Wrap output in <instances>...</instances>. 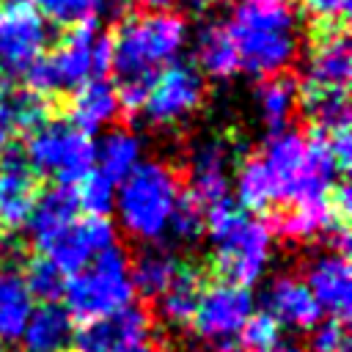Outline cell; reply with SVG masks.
Listing matches in <instances>:
<instances>
[{
  "mask_svg": "<svg viewBox=\"0 0 352 352\" xmlns=\"http://www.w3.org/2000/svg\"><path fill=\"white\" fill-rule=\"evenodd\" d=\"M297 104L314 121V129L322 135L349 129V102L346 91H327V88H300Z\"/></svg>",
  "mask_w": 352,
  "mask_h": 352,
  "instance_id": "28",
  "label": "cell"
},
{
  "mask_svg": "<svg viewBox=\"0 0 352 352\" xmlns=\"http://www.w3.org/2000/svg\"><path fill=\"white\" fill-rule=\"evenodd\" d=\"M33 308L36 305L28 292L22 270L3 261L0 264V341L3 344L22 341V333L28 327Z\"/></svg>",
  "mask_w": 352,
  "mask_h": 352,
  "instance_id": "21",
  "label": "cell"
},
{
  "mask_svg": "<svg viewBox=\"0 0 352 352\" xmlns=\"http://www.w3.org/2000/svg\"><path fill=\"white\" fill-rule=\"evenodd\" d=\"M204 96H206L204 74L187 60H170L154 77L140 110L154 126H173L190 118L201 107Z\"/></svg>",
  "mask_w": 352,
  "mask_h": 352,
  "instance_id": "9",
  "label": "cell"
},
{
  "mask_svg": "<svg viewBox=\"0 0 352 352\" xmlns=\"http://www.w3.org/2000/svg\"><path fill=\"white\" fill-rule=\"evenodd\" d=\"M140 151H143V143L132 129L126 126L113 129L102 138L99 146H94V170L102 173L107 182L118 184L124 176H129L140 165Z\"/></svg>",
  "mask_w": 352,
  "mask_h": 352,
  "instance_id": "25",
  "label": "cell"
},
{
  "mask_svg": "<svg viewBox=\"0 0 352 352\" xmlns=\"http://www.w3.org/2000/svg\"><path fill=\"white\" fill-rule=\"evenodd\" d=\"M148 330L151 316L138 305H126L110 316L85 322L72 344L77 352H132L138 344L148 341Z\"/></svg>",
  "mask_w": 352,
  "mask_h": 352,
  "instance_id": "14",
  "label": "cell"
},
{
  "mask_svg": "<svg viewBox=\"0 0 352 352\" xmlns=\"http://www.w3.org/2000/svg\"><path fill=\"white\" fill-rule=\"evenodd\" d=\"M239 66L253 77L270 80L294 60L300 38L297 19L286 6H253L242 3L228 22Z\"/></svg>",
  "mask_w": 352,
  "mask_h": 352,
  "instance_id": "3",
  "label": "cell"
},
{
  "mask_svg": "<svg viewBox=\"0 0 352 352\" xmlns=\"http://www.w3.org/2000/svg\"><path fill=\"white\" fill-rule=\"evenodd\" d=\"M132 352H165L160 344H154V341H143V344H138Z\"/></svg>",
  "mask_w": 352,
  "mask_h": 352,
  "instance_id": "40",
  "label": "cell"
},
{
  "mask_svg": "<svg viewBox=\"0 0 352 352\" xmlns=\"http://www.w3.org/2000/svg\"><path fill=\"white\" fill-rule=\"evenodd\" d=\"M201 292H204V278L195 267L190 264H182L179 275L173 278V283L162 292L160 297V316L168 322V324H190L192 322V314H195V305L201 300Z\"/></svg>",
  "mask_w": 352,
  "mask_h": 352,
  "instance_id": "29",
  "label": "cell"
},
{
  "mask_svg": "<svg viewBox=\"0 0 352 352\" xmlns=\"http://www.w3.org/2000/svg\"><path fill=\"white\" fill-rule=\"evenodd\" d=\"M99 36L96 19L72 25L52 52H44L25 72L28 91L50 99L60 91H77L88 80H96L94 69V41Z\"/></svg>",
  "mask_w": 352,
  "mask_h": 352,
  "instance_id": "7",
  "label": "cell"
},
{
  "mask_svg": "<svg viewBox=\"0 0 352 352\" xmlns=\"http://www.w3.org/2000/svg\"><path fill=\"white\" fill-rule=\"evenodd\" d=\"M217 352H245V349L242 346H220Z\"/></svg>",
  "mask_w": 352,
  "mask_h": 352,
  "instance_id": "43",
  "label": "cell"
},
{
  "mask_svg": "<svg viewBox=\"0 0 352 352\" xmlns=\"http://www.w3.org/2000/svg\"><path fill=\"white\" fill-rule=\"evenodd\" d=\"M30 297H38L41 302H55L58 297H63V286H66V275L44 256L30 258L28 270L22 272Z\"/></svg>",
  "mask_w": 352,
  "mask_h": 352,
  "instance_id": "33",
  "label": "cell"
},
{
  "mask_svg": "<svg viewBox=\"0 0 352 352\" xmlns=\"http://www.w3.org/2000/svg\"><path fill=\"white\" fill-rule=\"evenodd\" d=\"M182 195V184L173 168L165 162H140L129 176H124L116 187V204L121 228L140 239L154 242L165 236L176 201Z\"/></svg>",
  "mask_w": 352,
  "mask_h": 352,
  "instance_id": "5",
  "label": "cell"
},
{
  "mask_svg": "<svg viewBox=\"0 0 352 352\" xmlns=\"http://www.w3.org/2000/svg\"><path fill=\"white\" fill-rule=\"evenodd\" d=\"M275 184V201H314L327 198L336 187L338 165L327 146V138L314 129L302 135L294 129H280L270 135L264 151L258 154Z\"/></svg>",
  "mask_w": 352,
  "mask_h": 352,
  "instance_id": "2",
  "label": "cell"
},
{
  "mask_svg": "<svg viewBox=\"0 0 352 352\" xmlns=\"http://www.w3.org/2000/svg\"><path fill=\"white\" fill-rule=\"evenodd\" d=\"M6 143H8V138H6V135H0V148H3Z\"/></svg>",
  "mask_w": 352,
  "mask_h": 352,
  "instance_id": "44",
  "label": "cell"
},
{
  "mask_svg": "<svg viewBox=\"0 0 352 352\" xmlns=\"http://www.w3.org/2000/svg\"><path fill=\"white\" fill-rule=\"evenodd\" d=\"M135 297L129 278V258L118 245L102 250L88 267L74 272L63 286L66 314L85 322L110 316L126 308Z\"/></svg>",
  "mask_w": 352,
  "mask_h": 352,
  "instance_id": "6",
  "label": "cell"
},
{
  "mask_svg": "<svg viewBox=\"0 0 352 352\" xmlns=\"http://www.w3.org/2000/svg\"><path fill=\"white\" fill-rule=\"evenodd\" d=\"M47 22L44 16L22 3H3L0 6V72L22 74L33 66L36 58L44 55L47 47Z\"/></svg>",
  "mask_w": 352,
  "mask_h": 352,
  "instance_id": "11",
  "label": "cell"
},
{
  "mask_svg": "<svg viewBox=\"0 0 352 352\" xmlns=\"http://www.w3.org/2000/svg\"><path fill=\"white\" fill-rule=\"evenodd\" d=\"M168 231H170L179 242H184V245L195 242V239L206 231V209H204L190 192H182L179 201H176V209H173V214H170Z\"/></svg>",
  "mask_w": 352,
  "mask_h": 352,
  "instance_id": "34",
  "label": "cell"
},
{
  "mask_svg": "<svg viewBox=\"0 0 352 352\" xmlns=\"http://www.w3.org/2000/svg\"><path fill=\"white\" fill-rule=\"evenodd\" d=\"M270 352H305V349H300V346H294V344H275Z\"/></svg>",
  "mask_w": 352,
  "mask_h": 352,
  "instance_id": "41",
  "label": "cell"
},
{
  "mask_svg": "<svg viewBox=\"0 0 352 352\" xmlns=\"http://www.w3.org/2000/svg\"><path fill=\"white\" fill-rule=\"evenodd\" d=\"M3 234H6V231H3V228H0V239H3Z\"/></svg>",
  "mask_w": 352,
  "mask_h": 352,
  "instance_id": "47",
  "label": "cell"
},
{
  "mask_svg": "<svg viewBox=\"0 0 352 352\" xmlns=\"http://www.w3.org/2000/svg\"><path fill=\"white\" fill-rule=\"evenodd\" d=\"M245 3H253V6H280L283 0H245Z\"/></svg>",
  "mask_w": 352,
  "mask_h": 352,
  "instance_id": "42",
  "label": "cell"
},
{
  "mask_svg": "<svg viewBox=\"0 0 352 352\" xmlns=\"http://www.w3.org/2000/svg\"><path fill=\"white\" fill-rule=\"evenodd\" d=\"M336 223L338 220L330 209V195H327V198L292 204V209L278 212L272 217V223H267V226H270V231H278L289 239H314L319 234H327Z\"/></svg>",
  "mask_w": 352,
  "mask_h": 352,
  "instance_id": "27",
  "label": "cell"
},
{
  "mask_svg": "<svg viewBox=\"0 0 352 352\" xmlns=\"http://www.w3.org/2000/svg\"><path fill=\"white\" fill-rule=\"evenodd\" d=\"M36 8L55 25H80L85 19H96L104 8V0H36Z\"/></svg>",
  "mask_w": 352,
  "mask_h": 352,
  "instance_id": "35",
  "label": "cell"
},
{
  "mask_svg": "<svg viewBox=\"0 0 352 352\" xmlns=\"http://www.w3.org/2000/svg\"><path fill=\"white\" fill-rule=\"evenodd\" d=\"M113 41V74L118 107L126 113H138L146 102V94L157 77L160 66L176 60L187 41V22L170 11H151L126 16Z\"/></svg>",
  "mask_w": 352,
  "mask_h": 352,
  "instance_id": "1",
  "label": "cell"
},
{
  "mask_svg": "<svg viewBox=\"0 0 352 352\" xmlns=\"http://www.w3.org/2000/svg\"><path fill=\"white\" fill-rule=\"evenodd\" d=\"M349 38L344 25H314V47L305 69V88L346 91L349 85Z\"/></svg>",
  "mask_w": 352,
  "mask_h": 352,
  "instance_id": "15",
  "label": "cell"
},
{
  "mask_svg": "<svg viewBox=\"0 0 352 352\" xmlns=\"http://www.w3.org/2000/svg\"><path fill=\"white\" fill-rule=\"evenodd\" d=\"M44 121H50V99L28 88H14L0 74V135H30Z\"/></svg>",
  "mask_w": 352,
  "mask_h": 352,
  "instance_id": "20",
  "label": "cell"
},
{
  "mask_svg": "<svg viewBox=\"0 0 352 352\" xmlns=\"http://www.w3.org/2000/svg\"><path fill=\"white\" fill-rule=\"evenodd\" d=\"M206 3H209V0H195V6H206Z\"/></svg>",
  "mask_w": 352,
  "mask_h": 352,
  "instance_id": "45",
  "label": "cell"
},
{
  "mask_svg": "<svg viewBox=\"0 0 352 352\" xmlns=\"http://www.w3.org/2000/svg\"><path fill=\"white\" fill-rule=\"evenodd\" d=\"M38 195L36 170L19 143H6L0 148V228H19Z\"/></svg>",
  "mask_w": 352,
  "mask_h": 352,
  "instance_id": "13",
  "label": "cell"
},
{
  "mask_svg": "<svg viewBox=\"0 0 352 352\" xmlns=\"http://www.w3.org/2000/svg\"><path fill=\"white\" fill-rule=\"evenodd\" d=\"M261 302L264 314H270L278 327L286 324L292 330H314L316 322H322V308L316 305L305 280L294 275H278L267 286Z\"/></svg>",
  "mask_w": 352,
  "mask_h": 352,
  "instance_id": "18",
  "label": "cell"
},
{
  "mask_svg": "<svg viewBox=\"0 0 352 352\" xmlns=\"http://www.w3.org/2000/svg\"><path fill=\"white\" fill-rule=\"evenodd\" d=\"M77 214H80V206H77L74 187L72 184H52L36 195L25 226H28L33 245L41 250L52 236H58L66 226H72L77 220Z\"/></svg>",
  "mask_w": 352,
  "mask_h": 352,
  "instance_id": "19",
  "label": "cell"
},
{
  "mask_svg": "<svg viewBox=\"0 0 352 352\" xmlns=\"http://www.w3.org/2000/svg\"><path fill=\"white\" fill-rule=\"evenodd\" d=\"M118 110L121 107H118L116 85L104 77L88 80L72 96V124L88 138L99 132L102 126H107L118 116Z\"/></svg>",
  "mask_w": 352,
  "mask_h": 352,
  "instance_id": "22",
  "label": "cell"
},
{
  "mask_svg": "<svg viewBox=\"0 0 352 352\" xmlns=\"http://www.w3.org/2000/svg\"><path fill=\"white\" fill-rule=\"evenodd\" d=\"M25 154L36 173L52 176L58 184H77L94 170V143L72 121H44L30 132Z\"/></svg>",
  "mask_w": 352,
  "mask_h": 352,
  "instance_id": "8",
  "label": "cell"
},
{
  "mask_svg": "<svg viewBox=\"0 0 352 352\" xmlns=\"http://www.w3.org/2000/svg\"><path fill=\"white\" fill-rule=\"evenodd\" d=\"M110 245H116V228L107 217H85V220H74L72 226H66L58 236H52L41 253L44 258H50L63 275L66 272H80L82 267H88L102 250H107Z\"/></svg>",
  "mask_w": 352,
  "mask_h": 352,
  "instance_id": "12",
  "label": "cell"
},
{
  "mask_svg": "<svg viewBox=\"0 0 352 352\" xmlns=\"http://www.w3.org/2000/svg\"><path fill=\"white\" fill-rule=\"evenodd\" d=\"M74 338L72 316L58 302H44L33 308L28 327L22 333V344L28 352H63Z\"/></svg>",
  "mask_w": 352,
  "mask_h": 352,
  "instance_id": "23",
  "label": "cell"
},
{
  "mask_svg": "<svg viewBox=\"0 0 352 352\" xmlns=\"http://www.w3.org/2000/svg\"><path fill=\"white\" fill-rule=\"evenodd\" d=\"M236 201L242 212H264L275 204V184L261 157H248L236 170Z\"/></svg>",
  "mask_w": 352,
  "mask_h": 352,
  "instance_id": "31",
  "label": "cell"
},
{
  "mask_svg": "<svg viewBox=\"0 0 352 352\" xmlns=\"http://www.w3.org/2000/svg\"><path fill=\"white\" fill-rule=\"evenodd\" d=\"M195 58H198V72H204L214 80H228L242 69L234 38L228 33V25H223V22H209L198 30Z\"/></svg>",
  "mask_w": 352,
  "mask_h": 352,
  "instance_id": "26",
  "label": "cell"
},
{
  "mask_svg": "<svg viewBox=\"0 0 352 352\" xmlns=\"http://www.w3.org/2000/svg\"><path fill=\"white\" fill-rule=\"evenodd\" d=\"M278 333H280V327H278V322L270 314H264V311L261 314H253L245 322L242 333H239L242 349L245 352H270L278 344Z\"/></svg>",
  "mask_w": 352,
  "mask_h": 352,
  "instance_id": "36",
  "label": "cell"
},
{
  "mask_svg": "<svg viewBox=\"0 0 352 352\" xmlns=\"http://www.w3.org/2000/svg\"><path fill=\"white\" fill-rule=\"evenodd\" d=\"M228 168H231V148H228L226 140L206 138L192 148L190 165H187L190 195L204 209H209V206H214V204L228 198V187H231Z\"/></svg>",
  "mask_w": 352,
  "mask_h": 352,
  "instance_id": "16",
  "label": "cell"
},
{
  "mask_svg": "<svg viewBox=\"0 0 352 352\" xmlns=\"http://www.w3.org/2000/svg\"><path fill=\"white\" fill-rule=\"evenodd\" d=\"M77 192V206L88 212V217H107L113 212L116 204V184L107 182L102 173L91 170L88 176H82L74 187Z\"/></svg>",
  "mask_w": 352,
  "mask_h": 352,
  "instance_id": "32",
  "label": "cell"
},
{
  "mask_svg": "<svg viewBox=\"0 0 352 352\" xmlns=\"http://www.w3.org/2000/svg\"><path fill=\"white\" fill-rule=\"evenodd\" d=\"M6 3H22V0H6Z\"/></svg>",
  "mask_w": 352,
  "mask_h": 352,
  "instance_id": "46",
  "label": "cell"
},
{
  "mask_svg": "<svg viewBox=\"0 0 352 352\" xmlns=\"http://www.w3.org/2000/svg\"><path fill=\"white\" fill-rule=\"evenodd\" d=\"M138 6H143V8H151V11H165L173 0H135Z\"/></svg>",
  "mask_w": 352,
  "mask_h": 352,
  "instance_id": "39",
  "label": "cell"
},
{
  "mask_svg": "<svg viewBox=\"0 0 352 352\" xmlns=\"http://www.w3.org/2000/svg\"><path fill=\"white\" fill-rule=\"evenodd\" d=\"M297 82L292 77H270L256 88V110L270 135L286 129L297 107Z\"/></svg>",
  "mask_w": 352,
  "mask_h": 352,
  "instance_id": "30",
  "label": "cell"
},
{
  "mask_svg": "<svg viewBox=\"0 0 352 352\" xmlns=\"http://www.w3.org/2000/svg\"><path fill=\"white\" fill-rule=\"evenodd\" d=\"M311 352H349L346 324L333 316L316 322V327L311 330Z\"/></svg>",
  "mask_w": 352,
  "mask_h": 352,
  "instance_id": "37",
  "label": "cell"
},
{
  "mask_svg": "<svg viewBox=\"0 0 352 352\" xmlns=\"http://www.w3.org/2000/svg\"><path fill=\"white\" fill-rule=\"evenodd\" d=\"M182 261L176 258L173 250L162 248V245H148L143 248L135 261L129 264V278H132V289L140 292L148 300H160L162 292L173 283V278L179 275Z\"/></svg>",
  "mask_w": 352,
  "mask_h": 352,
  "instance_id": "24",
  "label": "cell"
},
{
  "mask_svg": "<svg viewBox=\"0 0 352 352\" xmlns=\"http://www.w3.org/2000/svg\"><path fill=\"white\" fill-rule=\"evenodd\" d=\"M206 231L214 248V270L223 280L250 289L264 275L272 253L270 226L248 217L226 198L206 209Z\"/></svg>",
  "mask_w": 352,
  "mask_h": 352,
  "instance_id": "4",
  "label": "cell"
},
{
  "mask_svg": "<svg viewBox=\"0 0 352 352\" xmlns=\"http://www.w3.org/2000/svg\"><path fill=\"white\" fill-rule=\"evenodd\" d=\"M349 3L352 0H300L314 25H344L349 16Z\"/></svg>",
  "mask_w": 352,
  "mask_h": 352,
  "instance_id": "38",
  "label": "cell"
},
{
  "mask_svg": "<svg viewBox=\"0 0 352 352\" xmlns=\"http://www.w3.org/2000/svg\"><path fill=\"white\" fill-rule=\"evenodd\" d=\"M305 286L314 294L316 305L327 311L333 319L346 322L352 308V278H349V261L341 253H322L308 264Z\"/></svg>",
  "mask_w": 352,
  "mask_h": 352,
  "instance_id": "17",
  "label": "cell"
},
{
  "mask_svg": "<svg viewBox=\"0 0 352 352\" xmlns=\"http://www.w3.org/2000/svg\"><path fill=\"white\" fill-rule=\"evenodd\" d=\"M253 316V294L245 286H234L226 280L209 283L201 292V300L192 314V327L204 341L226 344L236 338L245 322Z\"/></svg>",
  "mask_w": 352,
  "mask_h": 352,
  "instance_id": "10",
  "label": "cell"
}]
</instances>
